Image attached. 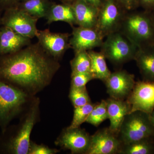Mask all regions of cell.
Segmentation results:
<instances>
[{"label": "cell", "mask_w": 154, "mask_h": 154, "mask_svg": "<svg viewBox=\"0 0 154 154\" xmlns=\"http://www.w3.org/2000/svg\"><path fill=\"white\" fill-rule=\"evenodd\" d=\"M76 25L80 27L96 28L99 8L84 0H76L72 4Z\"/></svg>", "instance_id": "17"}, {"label": "cell", "mask_w": 154, "mask_h": 154, "mask_svg": "<svg viewBox=\"0 0 154 154\" xmlns=\"http://www.w3.org/2000/svg\"><path fill=\"white\" fill-rule=\"evenodd\" d=\"M68 33H54L49 29L38 30L36 37L38 42L50 55L59 61L70 48L69 37Z\"/></svg>", "instance_id": "11"}, {"label": "cell", "mask_w": 154, "mask_h": 154, "mask_svg": "<svg viewBox=\"0 0 154 154\" xmlns=\"http://www.w3.org/2000/svg\"><path fill=\"white\" fill-rule=\"evenodd\" d=\"M31 43V38L17 33L11 28L0 27V56L17 52Z\"/></svg>", "instance_id": "15"}, {"label": "cell", "mask_w": 154, "mask_h": 154, "mask_svg": "<svg viewBox=\"0 0 154 154\" xmlns=\"http://www.w3.org/2000/svg\"><path fill=\"white\" fill-rule=\"evenodd\" d=\"M2 14H0V27L2 26V24H1V17H2Z\"/></svg>", "instance_id": "36"}, {"label": "cell", "mask_w": 154, "mask_h": 154, "mask_svg": "<svg viewBox=\"0 0 154 154\" xmlns=\"http://www.w3.org/2000/svg\"><path fill=\"white\" fill-rule=\"evenodd\" d=\"M48 25L53 22H66L72 27L76 25L74 12L71 5L54 3L45 18Z\"/></svg>", "instance_id": "19"}, {"label": "cell", "mask_w": 154, "mask_h": 154, "mask_svg": "<svg viewBox=\"0 0 154 154\" xmlns=\"http://www.w3.org/2000/svg\"><path fill=\"white\" fill-rule=\"evenodd\" d=\"M36 96L0 80V128L2 131L19 117Z\"/></svg>", "instance_id": "3"}, {"label": "cell", "mask_w": 154, "mask_h": 154, "mask_svg": "<svg viewBox=\"0 0 154 154\" xmlns=\"http://www.w3.org/2000/svg\"><path fill=\"white\" fill-rule=\"evenodd\" d=\"M118 136L108 128L99 130L91 136L86 154H119L122 146Z\"/></svg>", "instance_id": "13"}, {"label": "cell", "mask_w": 154, "mask_h": 154, "mask_svg": "<svg viewBox=\"0 0 154 154\" xmlns=\"http://www.w3.org/2000/svg\"><path fill=\"white\" fill-rule=\"evenodd\" d=\"M106 102L108 119L110 122L108 128L112 132L118 135L125 118L130 113V105L126 100L111 97L107 99Z\"/></svg>", "instance_id": "16"}, {"label": "cell", "mask_w": 154, "mask_h": 154, "mask_svg": "<svg viewBox=\"0 0 154 154\" xmlns=\"http://www.w3.org/2000/svg\"><path fill=\"white\" fill-rule=\"evenodd\" d=\"M75 1L76 0H62V2L63 3H64V4L72 5Z\"/></svg>", "instance_id": "34"}, {"label": "cell", "mask_w": 154, "mask_h": 154, "mask_svg": "<svg viewBox=\"0 0 154 154\" xmlns=\"http://www.w3.org/2000/svg\"><path fill=\"white\" fill-rule=\"evenodd\" d=\"M101 52L113 64L120 66L134 60L138 48L120 31L106 36Z\"/></svg>", "instance_id": "5"}, {"label": "cell", "mask_w": 154, "mask_h": 154, "mask_svg": "<svg viewBox=\"0 0 154 154\" xmlns=\"http://www.w3.org/2000/svg\"><path fill=\"white\" fill-rule=\"evenodd\" d=\"M151 14V16L152 17V19H153V22L154 23V9L153 10H152V11L150 12Z\"/></svg>", "instance_id": "35"}, {"label": "cell", "mask_w": 154, "mask_h": 154, "mask_svg": "<svg viewBox=\"0 0 154 154\" xmlns=\"http://www.w3.org/2000/svg\"><path fill=\"white\" fill-rule=\"evenodd\" d=\"M37 42L17 52L0 56V80L32 96L49 86L60 68Z\"/></svg>", "instance_id": "1"}, {"label": "cell", "mask_w": 154, "mask_h": 154, "mask_svg": "<svg viewBox=\"0 0 154 154\" xmlns=\"http://www.w3.org/2000/svg\"><path fill=\"white\" fill-rule=\"evenodd\" d=\"M134 11L126 13L119 31L138 48L154 44V23L150 12Z\"/></svg>", "instance_id": "4"}, {"label": "cell", "mask_w": 154, "mask_h": 154, "mask_svg": "<svg viewBox=\"0 0 154 154\" xmlns=\"http://www.w3.org/2000/svg\"><path fill=\"white\" fill-rule=\"evenodd\" d=\"M69 97L74 107H80L91 102L86 86L82 88L70 87Z\"/></svg>", "instance_id": "25"}, {"label": "cell", "mask_w": 154, "mask_h": 154, "mask_svg": "<svg viewBox=\"0 0 154 154\" xmlns=\"http://www.w3.org/2000/svg\"><path fill=\"white\" fill-rule=\"evenodd\" d=\"M128 12L116 0H103L99 8L96 29L104 37L119 31Z\"/></svg>", "instance_id": "7"}, {"label": "cell", "mask_w": 154, "mask_h": 154, "mask_svg": "<svg viewBox=\"0 0 154 154\" xmlns=\"http://www.w3.org/2000/svg\"><path fill=\"white\" fill-rule=\"evenodd\" d=\"M3 13L1 17L2 25L31 39L36 37L38 30L36 24L38 19L17 7L7 9Z\"/></svg>", "instance_id": "8"}, {"label": "cell", "mask_w": 154, "mask_h": 154, "mask_svg": "<svg viewBox=\"0 0 154 154\" xmlns=\"http://www.w3.org/2000/svg\"><path fill=\"white\" fill-rule=\"evenodd\" d=\"M89 4L93 5L96 8H99L103 2V0H84Z\"/></svg>", "instance_id": "32"}, {"label": "cell", "mask_w": 154, "mask_h": 154, "mask_svg": "<svg viewBox=\"0 0 154 154\" xmlns=\"http://www.w3.org/2000/svg\"><path fill=\"white\" fill-rule=\"evenodd\" d=\"M24 0H0V14L7 9L17 7Z\"/></svg>", "instance_id": "30"}, {"label": "cell", "mask_w": 154, "mask_h": 154, "mask_svg": "<svg viewBox=\"0 0 154 154\" xmlns=\"http://www.w3.org/2000/svg\"><path fill=\"white\" fill-rule=\"evenodd\" d=\"M107 119L108 114L106 100H102L99 104H96L86 122L94 126L98 127Z\"/></svg>", "instance_id": "24"}, {"label": "cell", "mask_w": 154, "mask_h": 154, "mask_svg": "<svg viewBox=\"0 0 154 154\" xmlns=\"http://www.w3.org/2000/svg\"><path fill=\"white\" fill-rule=\"evenodd\" d=\"M91 136L81 128H65L57 138L54 144L64 150H69L72 154H86L91 144Z\"/></svg>", "instance_id": "9"}, {"label": "cell", "mask_w": 154, "mask_h": 154, "mask_svg": "<svg viewBox=\"0 0 154 154\" xmlns=\"http://www.w3.org/2000/svg\"><path fill=\"white\" fill-rule=\"evenodd\" d=\"M54 2L50 0H24L17 6L32 17L45 18Z\"/></svg>", "instance_id": "20"}, {"label": "cell", "mask_w": 154, "mask_h": 154, "mask_svg": "<svg viewBox=\"0 0 154 154\" xmlns=\"http://www.w3.org/2000/svg\"><path fill=\"white\" fill-rule=\"evenodd\" d=\"M104 82L110 97L126 100L132 92L136 82L134 75L120 70L111 72Z\"/></svg>", "instance_id": "12"}, {"label": "cell", "mask_w": 154, "mask_h": 154, "mask_svg": "<svg viewBox=\"0 0 154 154\" xmlns=\"http://www.w3.org/2000/svg\"><path fill=\"white\" fill-rule=\"evenodd\" d=\"M139 7L144 11L151 12L154 9V0H139Z\"/></svg>", "instance_id": "31"}, {"label": "cell", "mask_w": 154, "mask_h": 154, "mask_svg": "<svg viewBox=\"0 0 154 154\" xmlns=\"http://www.w3.org/2000/svg\"><path fill=\"white\" fill-rule=\"evenodd\" d=\"M39 98L35 96L19 116L16 124L9 125L0 134V154H28L30 135L40 120Z\"/></svg>", "instance_id": "2"}, {"label": "cell", "mask_w": 154, "mask_h": 154, "mask_svg": "<svg viewBox=\"0 0 154 154\" xmlns=\"http://www.w3.org/2000/svg\"><path fill=\"white\" fill-rule=\"evenodd\" d=\"M153 138L149 137L127 144L122 145L120 154H152L154 153Z\"/></svg>", "instance_id": "22"}, {"label": "cell", "mask_w": 154, "mask_h": 154, "mask_svg": "<svg viewBox=\"0 0 154 154\" xmlns=\"http://www.w3.org/2000/svg\"><path fill=\"white\" fill-rule=\"evenodd\" d=\"M127 11H134L139 7V0H116Z\"/></svg>", "instance_id": "29"}, {"label": "cell", "mask_w": 154, "mask_h": 154, "mask_svg": "<svg viewBox=\"0 0 154 154\" xmlns=\"http://www.w3.org/2000/svg\"><path fill=\"white\" fill-rule=\"evenodd\" d=\"M71 86L75 88H82L91 80L95 79L94 75L91 72L75 73L71 75Z\"/></svg>", "instance_id": "27"}, {"label": "cell", "mask_w": 154, "mask_h": 154, "mask_svg": "<svg viewBox=\"0 0 154 154\" xmlns=\"http://www.w3.org/2000/svg\"><path fill=\"white\" fill-rule=\"evenodd\" d=\"M134 60L143 80L154 82V44L138 48Z\"/></svg>", "instance_id": "18"}, {"label": "cell", "mask_w": 154, "mask_h": 154, "mask_svg": "<svg viewBox=\"0 0 154 154\" xmlns=\"http://www.w3.org/2000/svg\"><path fill=\"white\" fill-rule=\"evenodd\" d=\"M71 73L91 72V59L88 51L75 53V56L70 62Z\"/></svg>", "instance_id": "23"}, {"label": "cell", "mask_w": 154, "mask_h": 154, "mask_svg": "<svg viewBox=\"0 0 154 154\" xmlns=\"http://www.w3.org/2000/svg\"><path fill=\"white\" fill-rule=\"evenodd\" d=\"M88 52L91 59V72L94 79L105 82L111 72L107 66L105 57L101 51L97 52L91 50Z\"/></svg>", "instance_id": "21"}, {"label": "cell", "mask_w": 154, "mask_h": 154, "mask_svg": "<svg viewBox=\"0 0 154 154\" xmlns=\"http://www.w3.org/2000/svg\"><path fill=\"white\" fill-rule=\"evenodd\" d=\"M118 135L122 144L154 137V126L149 114L140 110L128 113L122 122Z\"/></svg>", "instance_id": "6"}, {"label": "cell", "mask_w": 154, "mask_h": 154, "mask_svg": "<svg viewBox=\"0 0 154 154\" xmlns=\"http://www.w3.org/2000/svg\"><path fill=\"white\" fill-rule=\"evenodd\" d=\"M96 105V104H94L91 102L83 106L74 107L73 117L69 127L72 128L80 127L81 125L86 122Z\"/></svg>", "instance_id": "26"}, {"label": "cell", "mask_w": 154, "mask_h": 154, "mask_svg": "<svg viewBox=\"0 0 154 154\" xmlns=\"http://www.w3.org/2000/svg\"><path fill=\"white\" fill-rule=\"evenodd\" d=\"M126 100L130 105V113L140 110L150 114L154 109V82H136Z\"/></svg>", "instance_id": "10"}, {"label": "cell", "mask_w": 154, "mask_h": 154, "mask_svg": "<svg viewBox=\"0 0 154 154\" xmlns=\"http://www.w3.org/2000/svg\"><path fill=\"white\" fill-rule=\"evenodd\" d=\"M149 117L151 122L154 126V109L152 111L151 113L149 114Z\"/></svg>", "instance_id": "33"}, {"label": "cell", "mask_w": 154, "mask_h": 154, "mask_svg": "<svg viewBox=\"0 0 154 154\" xmlns=\"http://www.w3.org/2000/svg\"><path fill=\"white\" fill-rule=\"evenodd\" d=\"M60 151L57 149L51 148L45 145L38 144L30 140L28 154H56Z\"/></svg>", "instance_id": "28"}, {"label": "cell", "mask_w": 154, "mask_h": 154, "mask_svg": "<svg viewBox=\"0 0 154 154\" xmlns=\"http://www.w3.org/2000/svg\"><path fill=\"white\" fill-rule=\"evenodd\" d=\"M72 28L69 43L75 53L88 51L95 48L101 47L105 37L96 28L80 26H74Z\"/></svg>", "instance_id": "14"}]
</instances>
